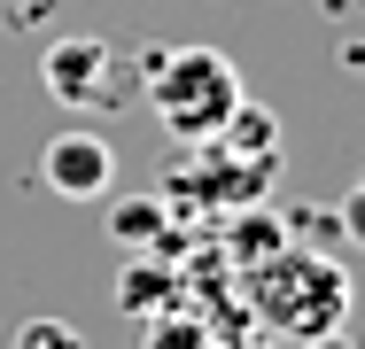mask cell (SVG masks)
I'll use <instances>...</instances> for the list:
<instances>
[{
    "label": "cell",
    "instance_id": "cell-1",
    "mask_svg": "<svg viewBox=\"0 0 365 349\" xmlns=\"http://www.w3.org/2000/svg\"><path fill=\"white\" fill-rule=\"evenodd\" d=\"M249 318L257 334H280V342H311V334H334L358 303L350 264L334 249H311V241H280L264 264H249Z\"/></svg>",
    "mask_w": 365,
    "mask_h": 349
},
{
    "label": "cell",
    "instance_id": "cell-2",
    "mask_svg": "<svg viewBox=\"0 0 365 349\" xmlns=\"http://www.w3.org/2000/svg\"><path fill=\"white\" fill-rule=\"evenodd\" d=\"M133 93L163 117V132H171V140L202 147V140H218L225 117L241 109V70L225 63L218 47H148Z\"/></svg>",
    "mask_w": 365,
    "mask_h": 349
},
{
    "label": "cell",
    "instance_id": "cell-3",
    "mask_svg": "<svg viewBox=\"0 0 365 349\" xmlns=\"http://www.w3.org/2000/svg\"><path fill=\"white\" fill-rule=\"evenodd\" d=\"M39 78H47V93L78 109V117H93V109H109L117 93H133V78L117 63V47L109 39H93V31H71V39H55L47 55H39Z\"/></svg>",
    "mask_w": 365,
    "mask_h": 349
},
{
    "label": "cell",
    "instance_id": "cell-4",
    "mask_svg": "<svg viewBox=\"0 0 365 349\" xmlns=\"http://www.w3.org/2000/svg\"><path fill=\"white\" fill-rule=\"evenodd\" d=\"M39 179H47L63 202H109V187H117V147L101 132H86V125H71V132H55L39 147Z\"/></svg>",
    "mask_w": 365,
    "mask_h": 349
},
{
    "label": "cell",
    "instance_id": "cell-5",
    "mask_svg": "<svg viewBox=\"0 0 365 349\" xmlns=\"http://www.w3.org/2000/svg\"><path fill=\"white\" fill-rule=\"evenodd\" d=\"M109 233H117L125 256H171L179 249V217H171L163 194H117L109 202Z\"/></svg>",
    "mask_w": 365,
    "mask_h": 349
},
{
    "label": "cell",
    "instance_id": "cell-6",
    "mask_svg": "<svg viewBox=\"0 0 365 349\" xmlns=\"http://www.w3.org/2000/svg\"><path fill=\"white\" fill-rule=\"evenodd\" d=\"M179 295H187V279L171 272L163 256H133V264L117 272V311H125V318H155V311H179Z\"/></svg>",
    "mask_w": 365,
    "mask_h": 349
},
{
    "label": "cell",
    "instance_id": "cell-7",
    "mask_svg": "<svg viewBox=\"0 0 365 349\" xmlns=\"http://www.w3.org/2000/svg\"><path fill=\"white\" fill-rule=\"evenodd\" d=\"M280 241H288V217H272V209H257V202H241V217L225 225V249H233V264H241V272H249V264H264Z\"/></svg>",
    "mask_w": 365,
    "mask_h": 349
},
{
    "label": "cell",
    "instance_id": "cell-8",
    "mask_svg": "<svg viewBox=\"0 0 365 349\" xmlns=\"http://www.w3.org/2000/svg\"><path fill=\"white\" fill-rule=\"evenodd\" d=\"M148 349H218V334L187 311H163V326H148Z\"/></svg>",
    "mask_w": 365,
    "mask_h": 349
},
{
    "label": "cell",
    "instance_id": "cell-9",
    "mask_svg": "<svg viewBox=\"0 0 365 349\" xmlns=\"http://www.w3.org/2000/svg\"><path fill=\"white\" fill-rule=\"evenodd\" d=\"M16 349H86V334H78L71 318H24L16 326Z\"/></svg>",
    "mask_w": 365,
    "mask_h": 349
},
{
    "label": "cell",
    "instance_id": "cell-10",
    "mask_svg": "<svg viewBox=\"0 0 365 349\" xmlns=\"http://www.w3.org/2000/svg\"><path fill=\"white\" fill-rule=\"evenodd\" d=\"M334 225H342V241H350V249H365V171L342 187V202H334Z\"/></svg>",
    "mask_w": 365,
    "mask_h": 349
},
{
    "label": "cell",
    "instance_id": "cell-11",
    "mask_svg": "<svg viewBox=\"0 0 365 349\" xmlns=\"http://www.w3.org/2000/svg\"><path fill=\"white\" fill-rule=\"evenodd\" d=\"M295 349H358V342H350V334L334 326V334H311V342H295Z\"/></svg>",
    "mask_w": 365,
    "mask_h": 349
},
{
    "label": "cell",
    "instance_id": "cell-12",
    "mask_svg": "<svg viewBox=\"0 0 365 349\" xmlns=\"http://www.w3.org/2000/svg\"><path fill=\"white\" fill-rule=\"evenodd\" d=\"M241 349H264V342H241Z\"/></svg>",
    "mask_w": 365,
    "mask_h": 349
}]
</instances>
